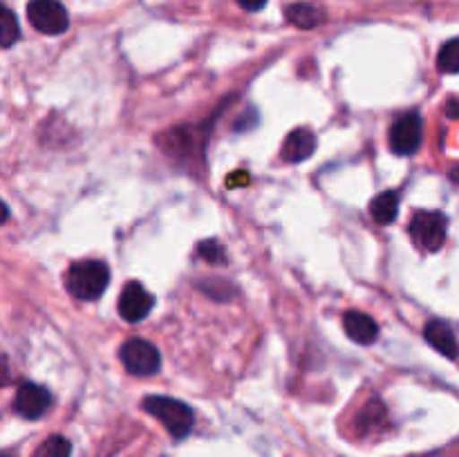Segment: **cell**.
I'll use <instances>...</instances> for the list:
<instances>
[{
  "label": "cell",
  "instance_id": "1",
  "mask_svg": "<svg viewBox=\"0 0 459 457\" xmlns=\"http://www.w3.org/2000/svg\"><path fill=\"white\" fill-rule=\"evenodd\" d=\"M108 282H110V269L99 260L72 264L65 276L67 291L79 300H97L108 289Z\"/></svg>",
  "mask_w": 459,
  "mask_h": 457
},
{
  "label": "cell",
  "instance_id": "2",
  "mask_svg": "<svg viewBox=\"0 0 459 457\" xmlns=\"http://www.w3.org/2000/svg\"><path fill=\"white\" fill-rule=\"evenodd\" d=\"M143 408L148 415L160 419L175 439H184L193 430V410L184 401L170 397H146Z\"/></svg>",
  "mask_w": 459,
  "mask_h": 457
},
{
  "label": "cell",
  "instance_id": "3",
  "mask_svg": "<svg viewBox=\"0 0 459 457\" xmlns=\"http://www.w3.org/2000/svg\"><path fill=\"white\" fill-rule=\"evenodd\" d=\"M448 220L435 211H421L411 222V237L420 249L439 251L446 240Z\"/></svg>",
  "mask_w": 459,
  "mask_h": 457
},
{
  "label": "cell",
  "instance_id": "4",
  "mask_svg": "<svg viewBox=\"0 0 459 457\" xmlns=\"http://www.w3.org/2000/svg\"><path fill=\"white\" fill-rule=\"evenodd\" d=\"M27 18L40 34L56 36L70 27L67 9L58 0H31L27 4Z\"/></svg>",
  "mask_w": 459,
  "mask_h": 457
},
{
  "label": "cell",
  "instance_id": "5",
  "mask_svg": "<svg viewBox=\"0 0 459 457\" xmlns=\"http://www.w3.org/2000/svg\"><path fill=\"white\" fill-rule=\"evenodd\" d=\"M119 357H121V361H124L126 370H128L130 375H137V376L155 375L161 366L160 349L143 339L126 341L124 348H121V352H119Z\"/></svg>",
  "mask_w": 459,
  "mask_h": 457
},
{
  "label": "cell",
  "instance_id": "6",
  "mask_svg": "<svg viewBox=\"0 0 459 457\" xmlns=\"http://www.w3.org/2000/svg\"><path fill=\"white\" fill-rule=\"evenodd\" d=\"M424 139V121L417 112L402 115L390 128V148L397 155H415Z\"/></svg>",
  "mask_w": 459,
  "mask_h": 457
},
{
  "label": "cell",
  "instance_id": "7",
  "mask_svg": "<svg viewBox=\"0 0 459 457\" xmlns=\"http://www.w3.org/2000/svg\"><path fill=\"white\" fill-rule=\"evenodd\" d=\"M155 307V298H152L151 291L137 280H130L124 287L119 298V314L121 318H126L128 323H139L148 316Z\"/></svg>",
  "mask_w": 459,
  "mask_h": 457
},
{
  "label": "cell",
  "instance_id": "8",
  "mask_svg": "<svg viewBox=\"0 0 459 457\" xmlns=\"http://www.w3.org/2000/svg\"><path fill=\"white\" fill-rule=\"evenodd\" d=\"M52 397H49L48 390L39 384H22L16 392V401L13 408L21 417L25 419H40V417L48 412Z\"/></svg>",
  "mask_w": 459,
  "mask_h": 457
},
{
  "label": "cell",
  "instance_id": "9",
  "mask_svg": "<svg viewBox=\"0 0 459 457\" xmlns=\"http://www.w3.org/2000/svg\"><path fill=\"white\" fill-rule=\"evenodd\" d=\"M314 151H316V137L312 130L296 128L287 134L285 143H282V160L290 164H299V161L309 160Z\"/></svg>",
  "mask_w": 459,
  "mask_h": 457
},
{
  "label": "cell",
  "instance_id": "10",
  "mask_svg": "<svg viewBox=\"0 0 459 457\" xmlns=\"http://www.w3.org/2000/svg\"><path fill=\"white\" fill-rule=\"evenodd\" d=\"M343 327H345V334H348L350 339L359 345L375 343L377 336H379V325H377L375 318L368 316V314H363V312H357V309H352V312H345Z\"/></svg>",
  "mask_w": 459,
  "mask_h": 457
},
{
  "label": "cell",
  "instance_id": "11",
  "mask_svg": "<svg viewBox=\"0 0 459 457\" xmlns=\"http://www.w3.org/2000/svg\"><path fill=\"white\" fill-rule=\"evenodd\" d=\"M426 341L433 345L437 352H442L446 358H455L457 357V339H455V332L448 323L444 321H430L424 330Z\"/></svg>",
  "mask_w": 459,
  "mask_h": 457
},
{
  "label": "cell",
  "instance_id": "12",
  "mask_svg": "<svg viewBox=\"0 0 459 457\" xmlns=\"http://www.w3.org/2000/svg\"><path fill=\"white\" fill-rule=\"evenodd\" d=\"M287 21L291 25L300 27V30H312V27L321 25L323 22V12L316 7V4L309 3H294L287 7Z\"/></svg>",
  "mask_w": 459,
  "mask_h": 457
},
{
  "label": "cell",
  "instance_id": "13",
  "mask_svg": "<svg viewBox=\"0 0 459 457\" xmlns=\"http://www.w3.org/2000/svg\"><path fill=\"white\" fill-rule=\"evenodd\" d=\"M399 213V197L397 193L385 191L377 195L370 204V215L375 218L377 224H390L394 222Z\"/></svg>",
  "mask_w": 459,
  "mask_h": 457
},
{
  "label": "cell",
  "instance_id": "14",
  "mask_svg": "<svg viewBox=\"0 0 459 457\" xmlns=\"http://www.w3.org/2000/svg\"><path fill=\"white\" fill-rule=\"evenodd\" d=\"M21 36V27H18L16 16L12 9L0 4V47H12Z\"/></svg>",
  "mask_w": 459,
  "mask_h": 457
},
{
  "label": "cell",
  "instance_id": "15",
  "mask_svg": "<svg viewBox=\"0 0 459 457\" xmlns=\"http://www.w3.org/2000/svg\"><path fill=\"white\" fill-rule=\"evenodd\" d=\"M72 444L61 435H52L36 448L34 457H70Z\"/></svg>",
  "mask_w": 459,
  "mask_h": 457
},
{
  "label": "cell",
  "instance_id": "16",
  "mask_svg": "<svg viewBox=\"0 0 459 457\" xmlns=\"http://www.w3.org/2000/svg\"><path fill=\"white\" fill-rule=\"evenodd\" d=\"M459 43L457 39H451L442 47L437 56V70L444 72V74H455L459 70Z\"/></svg>",
  "mask_w": 459,
  "mask_h": 457
},
{
  "label": "cell",
  "instance_id": "17",
  "mask_svg": "<svg viewBox=\"0 0 459 457\" xmlns=\"http://www.w3.org/2000/svg\"><path fill=\"white\" fill-rule=\"evenodd\" d=\"M200 255H202V258L209 260V263H213V264L224 263V258H227V254H224V249H222V246H220V242H215V240L202 242V245H200Z\"/></svg>",
  "mask_w": 459,
  "mask_h": 457
},
{
  "label": "cell",
  "instance_id": "18",
  "mask_svg": "<svg viewBox=\"0 0 459 457\" xmlns=\"http://www.w3.org/2000/svg\"><path fill=\"white\" fill-rule=\"evenodd\" d=\"M12 381V367L4 354H0V385H7Z\"/></svg>",
  "mask_w": 459,
  "mask_h": 457
},
{
  "label": "cell",
  "instance_id": "19",
  "mask_svg": "<svg viewBox=\"0 0 459 457\" xmlns=\"http://www.w3.org/2000/svg\"><path fill=\"white\" fill-rule=\"evenodd\" d=\"M238 4L242 9H247V12H258V9H263L267 4V0H238Z\"/></svg>",
  "mask_w": 459,
  "mask_h": 457
},
{
  "label": "cell",
  "instance_id": "20",
  "mask_svg": "<svg viewBox=\"0 0 459 457\" xmlns=\"http://www.w3.org/2000/svg\"><path fill=\"white\" fill-rule=\"evenodd\" d=\"M7 218H9V209H7V204H4V202L0 200V224L7 222Z\"/></svg>",
  "mask_w": 459,
  "mask_h": 457
},
{
  "label": "cell",
  "instance_id": "21",
  "mask_svg": "<svg viewBox=\"0 0 459 457\" xmlns=\"http://www.w3.org/2000/svg\"><path fill=\"white\" fill-rule=\"evenodd\" d=\"M448 116H451V119H457V101H455V99H451V101H448Z\"/></svg>",
  "mask_w": 459,
  "mask_h": 457
},
{
  "label": "cell",
  "instance_id": "22",
  "mask_svg": "<svg viewBox=\"0 0 459 457\" xmlns=\"http://www.w3.org/2000/svg\"><path fill=\"white\" fill-rule=\"evenodd\" d=\"M0 457H9V455H0Z\"/></svg>",
  "mask_w": 459,
  "mask_h": 457
}]
</instances>
